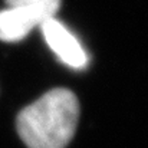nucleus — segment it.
Returning a JSON list of instances; mask_svg holds the SVG:
<instances>
[{
	"instance_id": "nucleus-1",
	"label": "nucleus",
	"mask_w": 148,
	"mask_h": 148,
	"mask_svg": "<svg viewBox=\"0 0 148 148\" xmlns=\"http://www.w3.org/2000/svg\"><path fill=\"white\" fill-rule=\"evenodd\" d=\"M79 101L66 88H55L23 108L16 130L27 148H66L79 121Z\"/></svg>"
},
{
	"instance_id": "nucleus-2",
	"label": "nucleus",
	"mask_w": 148,
	"mask_h": 148,
	"mask_svg": "<svg viewBox=\"0 0 148 148\" xmlns=\"http://www.w3.org/2000/svg\"><path fill=\"white\" fill-rule=\"evenodd\" d=\"M62 0H43L33 4L6 7L0 10V40L20 42L36 26L55 17Z\"/></svg>"
},
{
	"instance_id": "nucleus-3",
	"label": "nucleus",
	"mask_w": 148,
	"mask_h": 148,
	"mask_svg": "<svg viewBox=\"0 0 148 148\" xmlns=\"http://www.w3.org/2000/svg\"><path fill=\"white\" fill-rule=\"evenodd\" d=\"M42 35L59 60L72 69H84L89 63V55L79 39L56 17H50L40 25Z\"/></svg>"
},
{
	"instance_id": "nucleus-4",
	"label": "nucleus",
	"mask_w": 148,
	"mask_h": 148,
	"mask_svg": "<svg viewBox=\"0 0 148 148\" xmlns=\"http://www.w3.org/2000/svg\"><path fill=\"white\" fill-rule=\"evenodd\" d=\"M43 0H4L6 7H14V6H25V4H33V3H39Z\"/></svg>"
}]
</instances>
